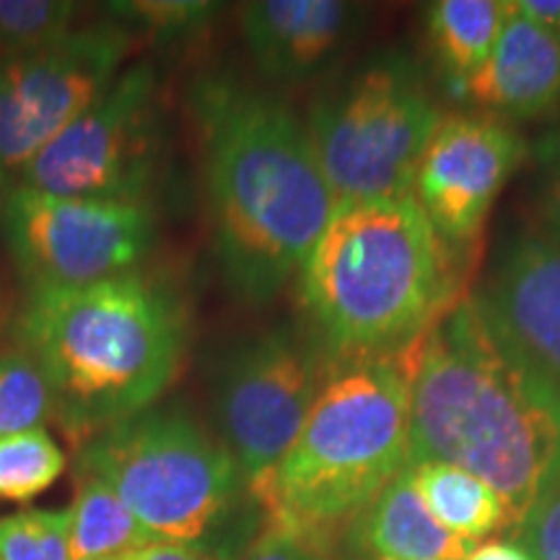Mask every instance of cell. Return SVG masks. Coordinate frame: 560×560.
<instances>
[{"instance_id": "cell-1", "label": "cell", "mask_w": 560, "mask_h": 560, "mask_svg": "<svg viewBox=\"0 0 560 560\" xmlns=\"http://www.w3.org/2000/svg\"><path fill=\"white\" fill-rule=\"evenodd\" d=\"M462 467L516 529L560 480V387L501 338L475 299L420 338L410 371V459Z\"/></svg>"}, {"instance_id": "cell-2", "label": "cell", "mask_w": 560, "mask_h": 560, "mask_svg": "<svg viewBox=\"0 0 560 560\" xmlns=\"http://www.w3.org/2000/svg\"><path fill=\"white\" fill-rule=\"evenodd\" d=\"M195 115L221 272L247 304H268L304 268L338 198L283 102L215 81L195 91Z\"/></svg>"}, {"instance_id": "cell-3", "label": "cell", "mask_w": 560, "mask_h": 560, "mask_svg": "<svg viewBox=\"0 0 560 560\" xmlns=\"http://www.w3.org/2000/svg\"><path fill=\"white\" fill-rule=\"evenodd\" d=\"M19 338L50 387L52 420L83 446L170 387L182 319L164 291L130 272L83 289L32 291Z\"/></svg>"}, {"instance_id": "cell-4", "label": "cell", "mask_w": 560, "mask_h": 560, "mask_svg": "<svg viewBox=\"0 0 560 560\" xmlns=\"http://www.w3.org/2000/svg\"><path fill=\"white\" fill-rule=\"evenodd\" d=\"M450 244L416 198L338 202L301 268V301L346 359L400 355L446 314Z\"/></svg>"}, {"instance_id": "cell-5", "label": "cell", "mask_w": 560, "mask_h": 560, "mask_svg": "<svg viewBox=\"0 0 560 560\" xmlns=\"http://www.w3.org/2000/svg\"><path fill=\"white\" fill-rule=\"evenodd\" d=\"M395 355L355 359L322 382L304 429L252 499L265 520L335 560L410 459V371Z\"/></svg>"}, {"instance_id": "cell-6", "label": "cell", "mask_w": 560, "mask_h": 560, "mask_svg": "<svg viewBox=\"0 0 560 560\" xmlns=\"http://www.w3.org/2000/svg\"><path fill=\"white\" fill-rule=\"evenodd\" d=\"M75 467L109 482L153 542L242 560L262 527L236 459L182 410L149 408L96 433Z\"/></svg>"}, {"instance_id": "cell-7", "label": "cell", "mask_w": 560, "mask_h": 560, "mask_svg": "<svg viewBox=\"0 0 560 560\" xmlns=\"http://www.w3.org/2000/svg\"><path fill=\"white\" fill-rule=\"evenodd\" d=\"M439 104L416 66L384 55L327 89L310 112L312 149L338 202L410 198Z\"/></svg>"}, {"instance_id": "cell-8", "label": "cell", "mask_w": 560, "mask_h": 560, "mask_svg": "<svg viewBox=\"0 0 560 560\" xmlns=\"http://www.w3.org/2000/svg\"><path fill=\"white\" fill-rule=\"evenodd\" d=\"M161 153L164 117L156 73L149 62H136L34 156L19 185L60 198L145 206Z\"/></svg>"}, {"instance_id": "cell-9", "label": "cell", "mask_w": 560, "mask_h": 560, "mask_svg": "<svg viewBox=\"0 0 560 560\" xmlns=\"http://www.w3.org/2000/svg\"><path fill=\"white\" fill-rule=\"evenodd\" d=\"M3 234L32 291H66L122 278L149 255L153 213L140 202L60 198L11 187Z\"/></svg>"}, {"instance_id": "cell-10", "label": "cell", "mask_w": 560, "mask_h": 560, "mask_svg": "<svg viewBox=\"0 0 560 560\" xmlns=\"http://www.w3.org/2000/svg\"><path fill=\"white\" fill-rule=\"evenodd\" d=\"M322 387L317 355L296 335L265 330L234 342L213 380L223 446L255 495L291 450Z\"/></svg>"}, {"instance_id": "cell-11", "label": "cell", "mask_w": 560, "mask_h": 560, "mask_svg": "<svg viewBox=\"0 0 560 560\" xmlns=\"http://www.w3.org/2000/svg\"><path fill=\"white\" fill-rule=\"evenodd\" d=\"M128 50L130 34L109 24L0 55V185H19L34 156L112 86Z\"/></svg>"}, {"instance_id": "cell-12", "label": "cell", "mask_w": 560, "mask_h": 560, "mask_svg": "<svg viewBox=\"0 0 560 560\" xmlns=\"http://www.w3.org/2000/svg\"><path fill=\"white\" fill-rule=\"evenodd\" d=\"M524 156L522 136L501 117H441L420 156L416 202L446 244H470Z\"/></svg>"}, {"instance_id": "cell-13", "label": "cell", "mask_w": 560, "mask_h": 560, "mask_svg": "<svg viewBox=\"0 0 560 560\" xmlns=\"http://www.w3.org/2000/svg\"><path fill=\"white\" fill-rule=\"evenodd\" d=\"M472 299L488 325L560 387V240L542 229L511 236Z\"/></svg>"}, {"instance_id": "cell-14", "label": "cell", "mask_w": 560, "mask_h": 560, "mask_svg": "<svg viewBox=\"0 0 560 560\" xmlns=\"http://www.w3.org/2000/svg\"><path fill=\"white\" fill-rule=\"evenodd\" d=\"M363 9L342 0H257L242 5L240 24L265 79L310 81L353 37Z\"/></svg>"}, {"instance_id": "cell-15", "label": "cell", "mask_w": 560, "mask_h": 560, "mask_svg": "<svg viewBox=\"0 0 560 560\" xmlns=\"http://www.w3.org/2000/svg\"><path fill=\"white\" fill-rule=\"evenodd\" d=\"M506 11L493 52L462 83V94L499 115L535 117L560 100V39L509 3Z\"/></svg>"}, {"instance_id": "cell-16", "label": "cell", "mask_w": 560, "mask_h": 560, "mask_svg": "<svg viewBox=\"0 0 560 560\" xmlns=\"http://www.w3.org/2000/svg\"><path fill=\"white\" fill-rule=\"evenodd\" d=\"M355 535L382 560H465L475 545L441 527L412 482L410 462L355 524Z\"/></svg>"}, {"instance_id": "cell-17", "label": "cell", "mask_w": 560, "mask_h": 560, "mask_svg": "<svg viewBox=\"0 0 560 560\" xmlns=\"http://www.w3.org/2000/svg\"><path fill=\"white\" fill-rule=\"evenodd\" d=\"M410 467L425 509L452 535L472 545L493 532L509 529L506 509L480 478L439 459L410 462Z\"/></svg>"}, {"instance_id": "cell-18", "label": "cell", "mask_w": 560, "mask_h": 560, "mask_svg": "<svg viewBox=\"0 0 560 560\" xmlns=\"http://www.w3.org/2000/svg\"><path fill=\"white\" fill-rule=\"evenodd\" d=\"M68 514L73 560H125L153 542L115 488L96 475H79Z\"/></svg>"}, {"instance_id": "cell-19", "label": "cell", "mask_w": 560, "mask_h": 560, "mask_svg": "<svg viewBox=\"0 0 560 560\" xmlns=\"http://www.w3.org/2000/svg\"><path fill=\"white\" fill-rule=\"evenodd\" d=\"M506 3L495 0H439L429 5V39L441 68L465 83L486 66L506 24Z\"/></svg>"}, {"instance_id": "cell-20", "label": "cell", "mask_w": 560, "mask_h": 560, "mask_svg": "<svg viewBox=\"0 0 560 560\" xmlns=\"http://www.w3.org/2000/svg\"><path fill=\"white\" fill-rule=\"evenodd\" d=\"M66 452L47 429L0 439V499L32 501L66 472Z\"/></svg>"}, {"instance_id": "cell-21", "label": "cell", "mask_w": 560, "mask_h": 560, "mask_svg": "<svg viewBox=\"0 0 560 560\" xmlns=\"http://www.w3.org/2000/svg\"><path fill=\"white\" fill-rule=\"evenodd\" d=\"M52 420V395L26 353L0 355V439L34 429Z\"/></svg>"}, {"instance_id": "cell-22", "label": "cell", "mask_w": 560, "mask_h": 560, "mask_svg": "<svg viewBox=\"0 0 560 560\" xmlns=\"http://www.w3.org/2000/svg\"><path fill=\"white\" fill-rule=\"evenodd\" d=\"M79 3L66 0H0V55L55 45L73 32Z\"/></svg>"}, {"instance_id": "cell-23", "label": "cell", "mask_w": 560, "mask_h": 560, "mask_svg": "<svg viewBox=\"0 0 560 560\" xmlns=\"http://www.w3.org/2000/svg\"><path fill=\"white\" fill-rule=\"evenodd\" d=\"M68 509H24L0 516V560H73Z\"/></svg>"}, {"instance_id": "cell-24", "label": "cell", "mask_w": 560, "mask_h": 560, "mask_svg": "<svg viewBox=\"0 0 560 560\" xmlns=\"http://www.w3.org/2000/svg\"><path fill=\"white\" fill-rule=\"evenodd\" d=\"M112 16L120 21L125 32L138 30L159 39L185 37L213 16V3L200 0H130V3H109Z\"/></svg>"}, {"instance_id": "cell-25", "label": "cell", "mask_w": 560, "mask_h": 560, "mask_svg": "<svg viewBox=\"0 0 560 560\" xmlns=\"http://www.w3.org/2000/svg\"><path fill=\"white\" fill-rule=\"evenodd\" d=\"M520 532L532 558L560 560V480L537 501Z\"/></svg>"}, {"instance_id": "cell-26", "label": "cell", "mask_w": 560, "mask_h": 560, "mask_svg": "<svg viewBox=\"0 0 560 560\" xmlns=\"http://www.w3.org/2000/svg\"><path fill=\"white\" fill-rule=\"evenodd\" d=\"M537 164H540L537 208H540L542 231L560 240V130L545 136L537 145Z\"/></svg>"}, {"instance_id": "cell-27", "label": "cell", "mask_w": 560, "mask_h": 560, "mask_svg": "<svg viewBox=\"0 0 560 560\" xmlns=\"http://www.w3.org/2000/svg\"><path fill=\"white\" fill-rule=\"evenodd\" d=\"M242 560H330L322 558L310 548H304L299 540H293L289 532L278 529L276 524L262 520L260 532L249 542Z\"/></svg>"}, {"instance_id": "cell-28", "label": "cell", "mask_w": 560, "mask_h": 560, "mask_svg": "<svg viewBox=\"0 0 560 560\" xmlns=\"http://www.w3.org/2000/svg\"><path fill=\"white\" fill-rule=\"evenodd\" d=\"M509 9L560 39V0H516Z\"/></svg>"}, {"instance_id": "cell-29", "label": "cell", "mask_w": 560, "mask_h": 560, "mask_svg": "<svg viewBox=\"0 0 560 560\" xmlns=\"http://www.w3.org/2000/svg\"><path fill=\"white\" fill-rule=\"evenodd\" d=\"M125 560H221L200 548H185V545H170V542H151L138 552H132Z\"/></svg>"}, {"instance_id": "cell-30", "label": "cell", "mask_w": 560, "mask_h": 560, "mask_svg": "<svg viewBox=\"0 0 560 560\" xmlns=\"http://www.w3.org/2000/svg\"><path fill=\"white\" fill-rule=\"evenodd\" d=\"M465 560H535V558H532V552L524 548V545L495 540V542H486V545H478V548H472L467 552Z\"/></svg>"}, {"instance_id": "cell-31", "label": "cell", "mask_w": 560, "mask_h": 560, "mask_svg": "<svg viewBox=\"0 0 560 560\" xmlns=\"http://www.w3.org/2000/svg\"><path fill=\"white\" fill-rule=\"evenodd\" d=\"M376 560H382V558H376Z\"/></svg>"}]
</instances>
